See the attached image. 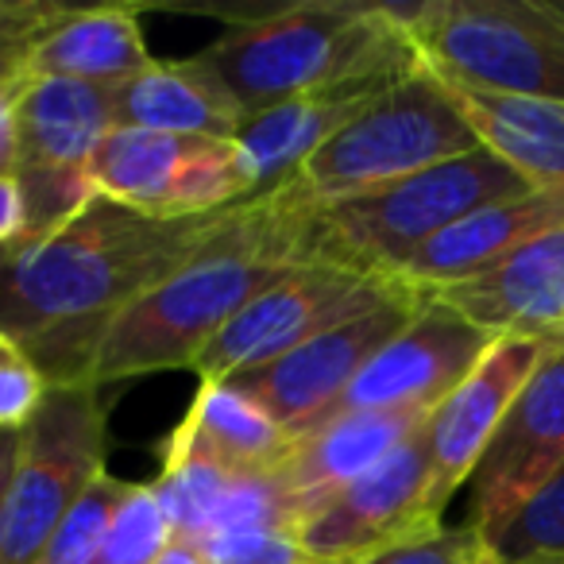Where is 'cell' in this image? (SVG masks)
Returning a JSON list of instances; mask_svg holds the SVG:
<instances>
[{"label": "cell", "instance_id": "obj_1", "mask_svg": "<svg viewBox=\"0 0 564 564\" xmlns=\"http://www.w3.org/2000/svg\"><path fill=\"white\" fill-rule=\"evenodd\" d=\"M225 217L163 220L97 194L47 240L0 248V337L17 340L51 387L89 383L112 317L178 271Z\"/></svg>", "mask_w": 564, "mask_h": 564}, {"label": "cell", "instance_id": "obj_2", "mask_svg": "<svg viewBox=\"0 0 564 564\" xmlns=\"http://www.w3.org/2000/svg\"><path fill=\"white\" fill-rule=\"evenodd\" d=\"M302 267H317V251L310 197L299 182H282L271 194L232 205L225 225L178 271L112 317L97 345L89 383L189 371L236 314Z\"/></svg>", "mask_w": 564, "mask_h": 564}, {"label": "cell", "instance_id": "obj_3", "mask_svg": "<svg viewBox=\"0 0 564 564\" xmlns=\"http://www.w3.org/2000/svg\"><path fill=\"white\" fill-rule=\"evenodd\" d=\"M194 63L256 117L310 94L391 89L422 66V55L394 4L299 0L240 17Z\"/></svg>", "mask_w": 564, "mask_h": 564}, {"label": "cell", "instance_id": "obj_4", "mask_svg": "<svg viewBox=\"0 0 564 564\" xmlns=\"http://www.w3.org/2000/svg\"><path fill=\"white\" fill-rule=\"evenodd\" d=\"M525 189L533 186L522 174L510 171L487 148H476L460 159L364 194L333 197V202H314L306 194L317 263L364 274H394L417 248H425L456 220Z\"/></svg>", "mask_w": 564, "mask_h": 564}, {"label": "cell", "instance_id": "obj_5", "mask_svg": "<svg viewBox=\"0 0 564 564\" xmlns=\"http://www.w3.org/2000/svg\"><path fill=\"white\" fill-rule=\"evenodd\" d=\"M394 12L441 78L484 94L564 101V20L549 0H422Z\"/></svg>", "mask_w": 564, "mask_h": 564}, {"label": "cell", "instance_id": "obj_6", "mask_svg": "<svg viewBox=\"0 0 564 564\" xmlns=\"http://www.w3.org/2000/svg\"><path fill=\"white\" fill-rule=\"evenodd\" d=\"M476 148L484 143L471 132L468 117L453 101L445 82L422 63L399 86H391L368 109L356 112L294 174V182L314 202H333V197L391 186V182L460 159Z\"/></svg>", "mask_w": 564, "mask_h": 564}, {"label": "cell", "instance_id": "obj_7", "mask_svg": "<svg viewBox=\"0 0 564 564\" xmlns=\"http://www.w3.org/2000/svg\"><path fill=\"white\" fill-rule=\"evenodd\" d=\"M101 387H51L32 422L20 430L9 518L0 538V564H35L70 507L105 468Z\"/></svg>", "mask_w": 564, "mask_h": 564}, {"label": "cell", "instance_id": "obj_8", "mask_svg": "<svg viewBox=\"0 0 564 564\" xmlns=\"http://www.w3.org/2000/svg\"><path fill=\"white\" fill-rule=\"evenodd\" d=\"M101 197L163 220L209 217L259 197V174L240 140L112 128L89 159Z\"/></svg>", "mask_w": 564, "mask_h": 564}, {"label": "cell", "instance_id": "obj_9", "mask_svg": "<svg viewBox=\"0 0 564 564\" xmlns=\"http://www.w3.org/2000/svg\"><path fill=\"white\" fill-rule=\"evenodd\" d=\"M414 286L394 274H364L348 267H302L279 286L259 294L243 314H236L194 360L197 383H225L243 371H256L279 356L294 352L306 340L329 333L333 325L379 310L402 299Z\"/></svg>", "mask_w": 564, "mask_h": 564}, {"label": "cell", "instance_id": "obj_10", "mask_svg": "<svg viewBox=\"0 0 564 564\" xmlns=\"http://www.w3.org/2000/svg\"><path fill=\"white\" fill-rule=\"evenodd\" d=\"M425 302H430V294L410 291L387 306L352 317V322L333 325L329 333L306 340L294 352L279 356L256 371L225 379V383L243 391L263 414H271L282 430L299 437L310 425L333 414V406L345 399V391L368 368L371 356L383 345H391Z\"/></svg>", "mask_w": 564, "mask_h": 564}, {"label": "cell", "instance_id": "obj_11", "mask_svg": "<svg viewBox=\"0 0 564 564\" xmlns=\"http://www.w3.org/2000/svg\"><path fill=\"white\" fill-rule=\"evenodd\" d=\"M441 525L445 514L430 495V448L422 425L383 464L325 502L299 538L322 564H368Z\"/></svg>", "mask_w": 564, "mask_h": 564}, {"label": "cell", "instance_id": "obj_12", "mask_svg": "<svg viewBox=\"0 0 564 564\" xmlns=\"http://www.w3.org/2000/svg\"><path fill=\"white\" fill-rule=\"evenodd\" d=\"M564 468V348L518 391L468 479V518L487 541Z\"/></svg>", "mask_w": 564, "mask_h": 564}, {"label": "cell", "instance_id": "obj_13", "mask_svg": "<svg viewBox=\"0 0 564 564\" xmlns=\"http://www.w3.org/2000/svg\"><path fill=\"white\" fill-rule=\"evenodd\" d=\"M495 340L499 337L471 325L453 306L430 299L391 345L371 356L333 414L379 410V414L430 417L471 376Z\"/></svg>", "mask_w": 564, "mask_h": 564}, {"label": "cell", "instance_id": "obj_14", "mask_svg": "<svg viewBox=\"0 0 564 564\" xmlns=\"http://www.w3.org/2000/svg\"><path fill=\"white\" fill-rule=\"evenodd\" d=\"M564 348V340L545 337H499L487 348L471 376L425 417V448H430V495L433 507L445 514L453 495L476 471L495 430L507 417L510 402L525 387V379Z\"/></svg>", "mask_w": 564, "mask_h": 564}, {"label": "cell", "instance_id": "obj_15", "mask_svg": "<svg viewBox=\"0 0 564 564\" xmlns=\"http://www.w3.org/2000/svg\"><path fill=\"white\" fill-rule=\"evenodd\" d=\"M433 299L491 337L564 340V225L533 236L507 259Z\"/></svg>", "mask_w": 564, "mask_h": 564}, {"label": "cell", "instance_id": "obj_16", "mask_svg": "<svg viewBox=\"0 0 564 564\" xmlns=\"http://www.w3.org/2000/svg\"><path fill=\"white\" fill-rule=\"evenodd\" d=\"M561 225H564V189L533 186L525 194L502 197V202H491L484 209L468 213L464 220H456L453 228L433 236L425 248H417L394 271V279L433 299L437 291L487 271L491 263L507 259L510 251L530 243L533 236Z\"/></svg>", "mask_w": 564, "mask_h": 564}, {"label": "cell", "instance_id": "obj_17", "mask_svg": "<svg viewBox=\"0 0 564 564\" xmlns=\"http://www.w3.org/2000/svg\"><path fill=\"white\" fill-rule=\"evenodd\" d=\"M425 417L417 414H379V410H360V414H329L325 422L310 425L294 437V448L282 464V479L291 487L294 507H299L302 525L337 499L345 487H352L360 476H368L376 464H383L394 448H402ZM299 525V530H302Z\"/></svg>", "mask_w": 564, "mask_h": 564}, {"label": "cell", "instance_id": "obj_18", "mask_svg": "<svg viewBox=\"0 0 564 564\" xmlns=\"http://www.w3.org/2000/svg\"><path fill=\"white\" fill-rule=\"evenodd\" d=\"M155 58L148 55L140 28V4H101L66 9L35 32L24 55V78H70L89 86H120L143 74Z\"/></svg>", "mask_w": 564, "mask_h": 564}, {"label": "cell", "instance_id": "obj_19", "mask_svg": "<svg viewBox=\"0 0 564 564\" xmlns=\"http://www.w3.org/2000/svg\"><path fill=\"white\" fill-rule=\"evenodd\" d=\"M112 128V89L70 78H28L20 94L17 171L89 174V159Z\"/></svg>", "mask_w": 564, "mask_h": 564}, {"label": "cell", "instance_id": "obj_20", "mask_svg": "<svg viewBox=\"0 0 564 564\" xmlns=\"http://www.w3.org/2000/svg\"><path fill=\"white\" fill-rule=\"evenodd\" d=\"M112 120L117 128L236 140L248 112L213 74L186 58V63H151L143 74L112 86Z\"/></svg>", "mask_w": 564, "mask_h": 564}, {"label": "cell", "instance_id": "obj_21", "mask_svg": "<svg viewBox=\"0 0 564 564\" xmlns=\"http://www.w3.org/2000/svg\"><path fill=\"white\" fill-rule=\"evenodd\" d=\"M441 82L491 155H499L530 186L564 189V101L502 97L448 78Z\"/></svg>", "mask_w": 564, "mask_h": 564}, {"label": "cell", "instance_id": "obj_22", "mask_svg": "<svg viewBox=\"0 0 564 564\" xmlns=\"http://www.w3.org/2000/svg\"><path fill=\"white\" fill-rule=\"evenodd\" d=\"M399 86V82H394ZM387 89H337V94H310L282 101L243 120L240 148L251 155L259 174V194H271L282 182H291L348 120L368 109Z\"/></svg>", "mask_w": 564, "mask_h": 564}, {"label": "cell", "instance_id": "obj_23", "mask_svg": "<svg viewBox=\"0 0 564 564\" xmlns=\"http://www.w3.org/2000/svg\"><path fill=\"white\" fill-rule=\"evenodd\" d=\"M178 433L205 448L217 464H225L232 476L279 471L294 448V433L282 430L232 383L197 387L194 406L178 422Z\"/></svg>", "mask_w": 564, "mask_h": 564}, {"label": "cell", "instance_id": "obj_24", "mask_svg": "<svg viewBox=\"0 0 564 564\" xmlns=\"http://www.w3.org/2000/svg\"><path fill=\"white\" fill-rule=\"evenodd\" d=\"M232 479L236 476L225 464H217L205 448H197L194 441H186L174 430L171 445H166L163 476L155 479V491L163 499L174 538L194 541V545L209 538Z\"/></svg>", "mask_w": 564, "mask_h": 564}, {"label": "cell", "instance_id": "obj_25", "mask_svg": "<svg viewBox=\"0 0 564 564\" xmlns=\"http://www.w3.org/2000/svg\"><path fill=\"white\" fill-rule=\"evenodd\" d=\"M128 484L109 471L94 479L86 495L70 507V514L58 522V530L51 533V541L43 545L35 564H97L105 545V533L112 525V514L124 502Z\"/></svg>", "mask_w": 564, "mask_h": 564}, {"label": "cell", "instance_id": "obj_26", "mask_svg": "<svg viewBox=\"0 0 564 564\" xmlns=\"http://www.w3.org/2000/svg\"><path fill=\"white\" fill-rule=\"evenodd\" d=\"M171 538L174 533L155 484H128V495L112 514L97 564H155L159 553L171 545Z\"/></svg>", "mask_w": 564, "mask_h": 564}, {"label": "cell", "instance_id": "obj_27", "mask_svg": "<svg viewBox=\"0 0 564 564\" xmlns=\"http://www.w3.org/2000/svg\"><path fill=\"white\" fill-rule=\"evenodd\" d=\"M495 561H530L556 556L564 561V468L491 538Z\"/></svg>", "mask_w": 564, "mask_h": 564}, {"label": "cell", "instance_id": "obj_28", "mask_svg": "<svg viewBox=\"0 0 564 564\" xmlns=\"http://www.w3.org/2000/svg\"><path fill=\"white\" fill-rule=\"evenodd\" d=\"M205 564H322L294 530H240L197 541Z\"/></svg>", "mask_w": 564, "mask_h": 564}, {"label": "cell", "instance_id": "obj_29", "mask_svg": "<svg viewBox=\"0 0 564 564\" xmlns=\"http://www.w3.org/2000/svg\"><path fill=\"white\" fill-rule=\"evenodd\" d=\"M47 391L51 383L43 379L40 364L17 340L0 337V430H24Z\"/></svg>", "mask_w": 564, "mask_h": 564}, {"label": "cell", "instance_id": "obj_30", "mask_svg": "<svg viewBox=\"0 0 564 564\" xmlns=\"http://www.w3.org/2000/svg\"><path fill=\"white\" fill-rule=\"evenodd\" d=\"M368 564H499L495 549L476 525H441V530L414 538L391 553L376 556Z\"/></svg>", "mask_w": 564, "mask_h": 564}, {"label": "cell", "instance_id": "obj_31", "mask_svg": "<svg viewBox=\"0 0 564 564\" xmlns=\"http://www.w3.org/2000/svg\"><path fill=\"white\" fill-rule=\"evenodd\" d=\"M55 9L58 4H51V0H24L17 17L9 24H0V74L24 70L28 47H32L35 32L55 17Z\"/></svg>", "mask_w": 564, "mask_h": 564}, {"label": "cell", "instance_id": "obj_32", "mask_svg": "<svg viewBox=\"0 0 564 564\" xmlns=\"http://www.w3.org/2000/svg\"><path fill=\"white\" fill-rule=\"evenodd\" d=\"M24 70L0 74V174L17 178L20 163V94H24Z\"/></svg>", "mask_w": 564, "mask_h": 564}, {"label": "cell", "instance_id": "obj_33", "mask_svg": "<svg viewBox=\"0 0 564 564\" xmlns=\"http://www.w3.org/2000/svg\"><path fill=\"white\" fill-rule=\"evenodd\" d=\"M24 228V205H20V186L17 178L0 174V248L12 243Z\"/></svg>", "mask_w": 564, "mask_h": 564}, {"label": "cell", "instance_id": "obj_34", "mask_svg": "<svg viewBox=\"0 0 564 564\" xmlns=\"http://www.w3.org/2000/svg\"><path fill=\"white\" fill-rule=\"evenodd\" d=\"M20 430H0V538H4V518H9V491L12 471H17Z\"/></svg>", "mask_w": 564, "mask_h": 564}, {"label": "cell", "instance_id": "obj_35", "mask_svg": "<svg viewBox=\"0 0 564 564\" xmlns=\"http://www.w3.org/2000/svg\"><path fill=\"white\" fill-rule=\"evenodd\" d=\"M155 564H205V556H202V549H197L194 541L171 538V545L159 553Z\"/></svg>", "mask_w": 564, "mask_h": 564}, {"label": "cell", "instance_id": "obj_36", "mask_svg": "<svg viewBox=\"0 0 564 564\" xmlns=\"http://www.w3.org/2000/svg\"><path fill=\"white\" fill-rule=\"evenodd\" d=\"M20 4H24V0H0V24H9V20L20 12Z\"/></svg>", "mask_w": 564, "mask_h": 564}, {"label": "cell", "instance_id": "obj_37", "mask_svg": "<svg viewBox=\"0 0 564 564\" xmlns=\"http://www.w3.org/2000/svg\"><path fill=\"white\" fill-rule=\"evenodd\" d=\"M499 564H564L556 556H530V561H499Z\"/></svg>", "mask_w": 564, "mask_h": 564}, {"label": "cell", "instance_id": "obj_38", "mask_svg": "<svg viewBox=\"0 0 564 564\" xmlns=\"http://www.w3.org/2000/svg\"><path fill=\"white\" fill-rule=\"evenodd\" d=\"M549 9H553V12H556V17H561V20H564V0H549Z\"/></svg>", "mask_w": 564, "mask_h": 564}]
</instances>
